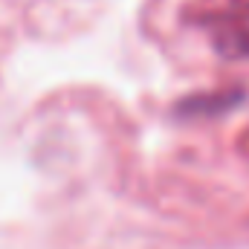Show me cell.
I'll use <instances>...</instances> for the list:
<instances>
[{
    "mask_svg": "<svg viewBox=\"0 0 249 249\" xmlns=\"http://www.w3.org/2000/svg\"><path fill=\"white\" fill-rule=\"evenodd\" d=\"M244 102V90L241 87H232V90H214V93H197V96H188L186 102L177 105L180 116H220V113H229L235 105Z\"/></svg>",
    "mask_w": 249,
    "mask_h": 249,
    "instance_id": "obj_2",
    "label": "cell"
},
{
    "mask_svg": "<svg viewBox=\"0 0 249 249\" xmlns=\"http://www.w3.org/2000/svg\"><path fill=\"white\" fill-rule=\"evenodd\" d=\"M188 18L209 35L220 58H249V0H200L188 9Z\"/></svg>",
    "mask_w": 249,
    "mask_h": 249,
    "instance_id": "obj_1",
    "label": "cell"
}]
</instances>
